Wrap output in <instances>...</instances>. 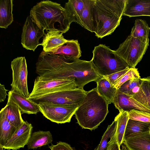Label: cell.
Masks as SVG:
<instances>
[{"label": "cell", "instance_id": "obj_3", "mask_svg": "<svg viewBox=\"0 0 150 150\" xmlns=\"http://www.w3.org/2000/svg\"><path fill=\"white\" fill-rule=\"evenodd\" d=\"M108 104L96 88L87 91L74 113L77 123L82 128L95 130L105 119L109 112Z\"/></svg>", "mask_w": 150, "mask_h": 150}, {"label": "cell", "instance_id": "obj_39", "mask_svg": "<svg viewBox=\"0 0 150 150\" xmlns=\"http://www.w3.org/2000/svg\"><path fill=\"white\" fill-rule=\"evenodd\" d=\"M149 131H150V130H149Z\"/></svg>", "mask_w": 150, "mask_h": 150}, {"label": "cell", "instance_id": "obj_23", "mask_svg": "<svg viewBox=\"0 0 150 150\" xmlns=\"http://www.w3.org/2000/svg\"><path fill=\"white\" fill-rule=\"evenodd\" d=\"M141 79L142 83L138 91L132 97L150 109V76Z\"/></svg>", "mask_w": 150, "mask_h": 150}, {"label": "cell", "instance_id": "obj_30", "mask_svg": "<svg viewBox=\"0 0 150 150\" xmlns=\"http://www.w3.org/2000/svg\"><path fill=\"white\" fill-rule=\"evenodd\" d=\"M117 127V122L114 120L111 125L108 126L102 137L99 144L94 150H107L116 134Z\"/></svg>", "mask_w": 150, "mask_h": 150}, {"label": "cell", "instance_id": "obj_14", "mask_svg": "<svg viewBox=\"0 0 150 150\" xmlns=\"http://www.w3.org/2000/svg\"><path fill=\"white\" fill-rule=\"evenodd\" d=\"M50 53L57 55L69 62L79 59L81 56V52L78 40H68L66 42Z\"/></svg>", "mask_w": 150, "mask_h": 150}, {"label": "cell", "instance_id": "obj_33", "mask_svg": "<svg viewBox=\"0 0 150 150\" xmlns=\"http://www.w3.org/2000/svg\"><path fill=\"white\" fill-rule=\"evenodd\" d=\"M128 114L129 119L150 122V113L147 112L132 109L128 112Z\"/></svg>", "mask_w": 150, "mask_h": 150}, {"label": "cell", "instance_id": "obj_36", "mask_svg": "<svg viewBox=\"0 0 150 150\" xmlns=\"http://www.w3.org/2000/svg\"><path fill=\"white\" fill-rule=\"evenodd\" d=\"M107 150H121L117 140L116 133L110 144Z\"/></svg>", "mask_w": 150, "mask_h": 150}, {"label": "cell", "instance_id": "obj_37", "mask_svg": "<svg viewBox=\"0 0 150 150\" xmlns=\"http://www.w3.org/2000/svg\"><path fill=\"white\" fill-rule=\"evenodd\" d=\"M8 91L7 90L5 89V86L4 85L0 83V102H3L5 99L6 96L8 95L6 93Z\"/></svg>", "mask_w": 150, "mask_h": 150}, {"label": "cell", "instance_id": "obj_28", "mask_svg": "<svg viewBox=\"0 0 150 150\" xmlns=\"http://www.w3.org/2000/svg\"><path fill=\"white\" fill-rule=\"evenodd\" d=\"M129 119L128 112L122 111L115 117L114 119L117 122L116 137L120 147L124 140L125 131Z\"/></svg>", "mask_w": 150, "mask_h": 150}, {"label": "cell", "instance_id": "obj_6", "mask_svg": "<svg viewBox=\"0 0 150 150\" xmlns=\"http://www.w3.org/2000/svg\"><path fill=\"white\" fill-rule=\"evenodd\" d=\"M149 45V41L143 42L130 35L115 52L129 68H135L141 60Z\"/></svg>", "mask_w": 150, "mask_h": 150}, {"label": "cell", "instance_id": "obj_10", "mask_svg": "<svg viewBox=\"0 0 150 150\" xmlns=\"http://www.w3.org/2000/svg\"><path fill=\"white\" fill-rule=\"evenodd\" d=\"M40 112L47 119L57 124L69 122L79 107L78 105H65L40 103Z\"/></svg>", "mask_w": 150, "mask_h": 150}, {"label": "cell", "instance_id": "obj_31", "mask_svg": "<svg viewBox=\"0 0 150 150\" xmlns=\"http://www.w3.org/2000/svg\"><path fill=\"white\" fill-rule=\"evenodd\" d=\"M142 81L141 78L129 80L123 84L118 90L125 94L132 96L138 91Z\"/></svg>", "mask_w": 150, "mask_h": 150}, {"label": "cell", "instance_id": "obj_2", "mask_svg": "<svg viewBox=\"0 0 150 150\" xmlns=\"http://www.w3.org/2000/svg\"><path fill=\"white\" fill-rule=\"evenodd\" d=\"M127 0H95L93 14L95 35L102 38L120 25Z\"/></svg>", "mask_w": 150, "mask_h": 150}, {"label": "cell", "instance_id": "obj_8", "mask_svg": "<svg viewBox=\"0 0 150 150\" xmlns=\"http://www.w3.org/2000/svg\"><path fill=\"white\" fill-rule=\"evenodd\" d=\"M75 79H43L39 76L35 79L32 91L28 98H38L52 92L77 89Z\"/></svg>", "mask_w": 150, "mask_h": 150}, {"label": "cell", "instance_id": "obj_26", "mask_svg": "<svg viewBox=\"0 0 150 150\" xmlns=\"http://www.w3.org/2000/svg\"><path fill=\"white\" fill-rule=\"evenodd\" d=\"M95 0H86L80 18L81 25L91 32L95 33L93 14V7Z\"/></svg>", "mask_w": 150, "mask_h": 150}, {"label": "cell", "instance_id": "obj_13", "mask_svg": "<svg viewBox=\"0 0 150 150\" xmlns=\"http://www.w3.org/2000/svg\"><path fill=\"white\" fill-rule=\"evenodd\" d=\"M113 103L119 112L124 111L129 112L132 109H135L150 113V109L139 102L132 96L125 94L118 89L116 91Z\"/></svg>", "mask_w": 150, "mask_h": 150}, {"label": "cell", "instance_id": "obj_19", "mask_svg": "<svg viewBox=\"0 0 150 150\" xmlns=\"http://www.w3.org/2000/svg\"><path fill=\"white\" fill-rule=\"evenodd\" d=\"M86 0H69L64 8L71 23L74 22L81 25L80 18Z\"/></svg>", "mask_w": 150, "mask_h": 150}, {"label": "cell", "instance_id": "obj_1", "mask_svg": "<svg viewBox=\"0 0 150 150\" xmlns=\"http://www.w3.org/2000/svg\"><path fill=\"white\" fill-rule=\"evenodd\" d=\"M36 72L43 79H75L77 87L83 89L88 83L96 81L101 76L91 61L78 59L67 62L59 56L42 51L36 64Z\"/></svg>", "mask_w": 150, "mask_h": 150}, {"label": "cell", "instance_id": "obj_16", "mask_svg": "<svg viewBox=\"0 0 150 150\" xmlns=\"http://www.w3.org/2000/svg\"><path fill=\"white\" fill-rule=\"evenodd\" d=\"M8 94V101L16 104L18 107L21 114H36L40 112L38 105L31 100L13 90L10 91Z\"/></svg>", "mask_w": 150, "mask_h": 150}, {"label": "cell", "instance_id": "obj_34", "mask_svg": "<svg viewBox=\"0 0 150 150\" xmlns=\"http://www.w3.org/2000/svg\"><path fill=\"white\" fill-rule=\"evenodd\" d=\"M129 68L128 67L122 71L103 77L109 82L112 86H113L128 71Z\"/></svg>", "mask_w": 150, "mask_h": 150}, {"label": "cell", "instance_id": "obj_32", "mask_svg": "<svg viewBox=\"0 0 150 150\" xmlns=\"http://www.w3.org/2000/svg\"><path fill=\"white\" fill-rule=\"evenodd\" d=\"M141 78L137 69L130 68L128 71L113 86L117 89L124 83L129 80L134 78Z\"/></svg>", "mask_w": 150, "mask_h": 150}, {"label": "cell", "instance_id": "obj_20", "mask_svg": "<svg viewBox=\"0 0 150 150\" xmlns=\"http://www.w3.org/2000/svg\"><path fill=\"white\" fill-rule=\"evenodd\" d=\"M2 109L4 111L8 121L17 129L22 126L24 121L22 117L18 107L16 104L8 101L6 105Z\"/></svg>", "mask_w": 150, "mask_h": 150}, {"label": "cell", "instance_id": "obj_17", "mask_svg": "<svg viewBox=\"0 0 150 150\" xmlns=\"http://www.w3.org/2000/svg\"><path fill=\"white\" fill-rule=\"evenodd\" d=\"M123 15L150 16V0H127Z\"/></svg>", "mask_w": 150, "mask_h": 150}, {"label": "cell", "instance_id": "obj_4", "mask_svg": "<svg viewBox=\"0 0 150 150\" xmlns=\"http://www.w3.org/2000/svg\"><path fill=\"white\" fill-rule=\"evenodd\" d=\"M30 16L38 26L47 31L58 30L54 25L57 23L64 33L69 30L71 23L64 8L49 0L38 3L31 8Z\"/></svg>", "mask_w": 150, "mask_h": 150}, {"label": "cell", "instance_id": "obj_38", "mask_svg": "<svg viewBox=\"0 0 150 150\" xmlns=\"http://www.w3.org/2000/svg\"><path fill=\"white\" fill-rule=\"evenodd\" d=\"M0 150H5L4 147L0 145Z\"/></svg>", "mask_w": 150, "mask_h": 150}, {"label": "cell", "instance_id": "obj_29", "mask_svg": "<svg viewBox=\"0 0 150 150\" xmlns=\"http://www.w3.org/2000/svg\"><path fill=\"white\" fill-rule=\"evenodd\" d=\"M150 128V122L129 119L126 127L124 137L132 134L149 131Z\"/></svg>", "mask_w": 150, "mask_h": 150}, {"label": "cell", "instance_id": "obj_7", "mask_svg": "<svg viewBox=\"0 0 150 150\" xmlns=\"http://www.w3.org/2000/svg\"><path fill=\"white\" fill-rule=\"evenodd\" d=\"M87 91L78 88L51 93L40 97L30 99L35 103L50 104L60 105H78L82 102Z\"/></svg>", "mask_w": 150, "mask_h": 150}, {"label": "cell", "instance_id": "obj_15", "mask_svg": "<svg viewBox=\"0 0 150 150\" xmlns=\"http://www.w3.org/2000/svg\"><path fill=\"white\" fill-rule=\"evenodd\" d=\"M123 144L128 150H150V132L130 135L125 138Z\"/></svg>", "mask_w": 150, "mask_h": 150}, {"label": "cell", "instance_id": "obj_35", "mask_svg": "<svg viewBox=\"0 0 150 150\" xmlns=\"http://www.w3.org/2000/svg\"><path fill=\"white\" fill-rule=\"evenodd\" d=\"M48 147L51 150H76L68 143L62 141L57 142L56 145L51 144Z\"/></svg>", "mask_w": 150, "mask_h": 150}, {"label": "cell", "instance_id": "obj_27", "mask_svg": "<svg viewBox=\"0 0 150 150\" xmlns=\"http://www.w3.org/2000/svg\"><path fill=\"white\" fill-rule=\"evenodd\" d=\"M150 32V27L146 21L137 19L135 20L134 25L132 28L130 35L143 42H146L149 41Z\"/></svg>", "mask_w": 150, "mask_h": 150}, {"label": "cell", "instance_id": "obj_9", "mask_svg": "<svg viewBox=\"0 0 150 150\" xmlns=\"http://www.w3.org/2000/svg\"><path fill=\"white\" fill-rule=\"evenodd\" d=\"M12 82L11 86L13 91L28 98L30 94L27 85L28 71L26 60L24 57H18L11 62Z\"/></svg>", "mask_w": 150, "mask_h": 150}, {"label": "cell", "instance_id": "obj_18", "mask_svg": "<svg viewBox=\"0 0 150 150\" xmlns=\"http://www.w3.org/2000/svg\"><path fill=\"white\" fill-rule=\"evenodd\" d=\"M63 33L58 30H51L47 31L44 35L41 45L45 52L52 53L66 42L68 40L65 39Z\"/></svg>", "mask_w": 150, "mask_h": 150}, {"label": "cell", "instance_id": "obj_22", "mask_svg": "<svg viewBox=\"0 0 150 150\" xmlns=\"http://www.w3.org/2000/svg\"><path fill=\"white\" fill-rule=\"evenodd\" d=\"M52 135L49 131H39L32 134L27 144L28 149H35L51 144Z\"/></svg>", "mask_w": 150, "mask_h": 150}, {"label": "cell", "instance_id": "obj_11", "mask_svg": "<svg viewBox=\"0 0 150 150\" xmlns=\"http://www.w3.org/2000/svg\"><path fill=\"white\" fill-rule=\"evenodd\" d=\"M45 34L44 30L40 27L30 16H28L23 28L21 44L27 50L34 51L37 47L41 45L39 40Z\"/></svg>", "mask_w": 150, "mask_h": 150}, {"label": "cell", "instance_id": "obj_5", "mask_svg": "<svg viewBox=\"0 0 150 150\" xmlns=\"http://www.w3.org/2000/svg\"><path fill=\"white\" fill-rule=\"evenodd\" d=\"M92 52L93 56L91 61L101 76L109 75L129 67L115 50L105 45L100 44L95 46Z\"/></svg>", "mask_w": 150, "mask_h": 150}, {"label": "cell", "instance_id": "obj_24", "mask_svg": "<svg viewBox=\"0 0 150 150\" xmlns=\"http://www.w3.org/2000/svg\"><path fill=\"white\" fill-rule=\"evenodd\" d=\"M96 82L97 83L96 88L99 94L109 104L113 103L117 89L112 86L109 82L103 76H101Z\"/></svg>", "mask_w": 150, "mask_h": 150}, {"label": "cell", "instance_id": "obj_12", "mask_svg": "<svg viewBox=\"0 0 150 150\" xmlns=\"http://www.w3.org/2000/svg\"><path fill=\"white\" fill-rule=\"evenodd\" d=\"M33 127L31 123L24 121L11 139L4 146L7 150H17L27 145L32 134Z\"/></svg>", "mask_w": 150, "mask_h": 150}, {"label": "cell", "instance_id": "obj_25", "mask_svg": "<svg viewBox=\"0 0 150 150\" xmlns=\"http://www.w3.org/2000/svg\"><path fill=\"white\" fill-rule=\"evenodd\" d=\"M13 0L0 1V27L6 29L13 21Z\"/></svg>", "mask_w": 150, "mask_h": 150}, {"label": "cell", "instance_id": "obj_21", "mask_svg": "<svg viewBox=\"0 0 150 150\" xmlns=\"http://www.w3.org/2000/svg\"><path fill=\"white\" fill-rule=\"evenodd\" d=\"M17 130L8 121L1 109L0 112V145L4 147Z\"/></svg>", "mask_w": 150, "mask_h": 150}]
</instances>
